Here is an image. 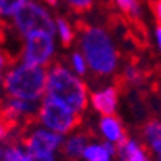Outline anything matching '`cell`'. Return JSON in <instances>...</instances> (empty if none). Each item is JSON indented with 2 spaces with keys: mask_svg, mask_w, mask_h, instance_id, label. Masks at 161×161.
<instances>
[{
  "mask_svg": "<svg viewBox=\"0 0 161 161\" xmlns=\"http://www.w3.org/2000/svg\"><path fill=\"white\" fill-rule=\"evenodd\" d=\"M69 3L71 8H74L77 13H82V11H87L92 8L93 5V0H66Z\"/></svg>",
  "mask_w": 161,
  "mask_h": 161,
  "instance_id": "cell-19",
  "label": "cell"
},
{
  "mask_svg": "<svg viewBox=\"0 0 161 161\" xmlns=\"http://www.w3.org/2000/svg\"><path fill=\"white\" fill-rule=\"evenodd\" d=\"M39 119L42 121V124L48 130L57 132L60 136L71 132L80 123L79 113L73 111L71 108H68V106H64L63 103L53 100L50 97H47L42 102V105H40Z\"/></svg>",
  "mask_w": 161,
  "mask_h": 161,
  "instance_id": "cell-4",
  "label": "cell"
},
{
  "mask_svg": "<svg viewBox=\"0 0 161 161\" xmlns=\"http://www.w3.org/2000/svg\"><path fill=\"white\" fill-rule=\"evenodd\" d=\"M53 39L48 32H31L26 36L23 60L26 64L44 66L53 55Z\"/></svg>",
  "mask_w": 161,
  "mask_h": 161,
  "instance_id": "cell-7",
  "label": "cell"
},
{
  "mask_svg": "<svg viewBox=\"0 0 161 161\" xmlns=\"http://www.w3.org/2000/svg\"><path fill=\"white\" fill-rule=\"evenodd\" d=\"M114 2L118 3V7L123 10L124 13H127L129 16L137 18L140 15V8H139L137 0H114Z\"/></svg>",
  "mask_w": 161,
  "mask_h": 161,
  "instance_id": "cell-17",
  "label": "cell"
},
{
  "mask_svg": "<svg viewBox=\"0 0 161 161\" xmlns=\"http://www.w3.org/2000/svg\"><path fill=\"white\" fill-rule=\"evenodd\" d=\"M45 2H47V3H50V5H53V7H55V5H57V2H58V0H45Z\"/></svg>",
  "mask_w": 161,
  "mask_h": 161,
  "instance_id": "cell-26",
  "label": "cell"
},
{
  "mask_svg": "<svg viewBox=\"0 0 161 161\" xmlns=\"http://www.w3.org/2000/svg\"><path fill=\"white\" fill-rule=\"evenodd\" d=\"M24 3H26V0H0V15L15 16Z\"/></svg>",
  "mask_w": 161,
  "mask_h": 161,
  "instance_id": "cell-16",
  "label": "cell"
},
{
  "mask_svg": "<svg viewBox=\"0 0 161 161\" xmlns=\"http://www.w3.org/2000/svg\"><path fill=\"white\" fill-rule=\"evenodd\" d=\"M13 18H15V26L26 36L31 32H48L53 36L57 29V24L50 18L48 11L32 0H26V3Z\"/></svg>",
  "mask_w": 161,
  "mask_h": 161,
  "instance_id": "cell-5",
  "label": "cell"
},
{
  "mask_svg": "<svg viewBox=\"0 0 161 161\" xmlns=\"http://www.w3.org/2000/svg\"><path fill=\"white\" fill-rule=\"evenodd\" d=\"M158 161H161V158H158Z\"/></svg>",
  "mask_w": 161,
  "mask_h": 161,
  "instance_id": "cell-27",
  "label": "cell"
},
{
  "mask_svg": "<svg viewBox=\"0 0 161 161\" xmlns=\"http://www.w3.org/2000/svg\"><path fill=\"white\" fill-rule=\"evenodd\" d=\"M153 11H155V15L158 18L159 26H161V0H155L153 2Z\"/></svg>",
  "mask_w": 161,
  "mask_h": 161,
  "instance_id": "cell-22",
  "label": "cell"
},
{
  "mask_svg": "<svg viewBox=\"0 0 161 161\" xmlns=\"http://www.w3.org/2000/svg\"><path fill=\"white\" fill-rule=\"evenodd\" d=\"M71 61H73V66H74V69H76L77 74H84V73H86L87 61H86V58H84L82 53H74L73 58H71Z\"/></svg>",
  "mask_w": 161,
  "mask_h": 161,
  "instance_id": "cell-18",
  "label": "cell"
},
{
  "mask_svg": "<svg viewBox=\"0 0 161 161\" xmlns=\"http://www.w3.org/2000/svg\"><path fill=\"white\" fill-rule=\"evenodd\" d=\"M92 105L98 113L103 116H113L116 111V103H118V90L114 87H108L105 90L95 92L92 95Z\"/></svg>",
  "mask_w": 161,
  "mask_h": 161,
  "instance_id": "cell-8",
  "label": "cell"
},
{
  "mask_svg": "<svg viewBox=\"0 0 161 161\" xmlns=\"http://www.w3.org/2000/svg\"><path fill=\"white\" fill-rule=\"evenodd\" d=\"M5 66H7V60L3 57V53H0V79H2V73L5 69Z\"/></svg>",
  "mask_w": 161,
  "mask_h": 161,
  "instance_id": "cell-23",
  "label": "cell"
},
{
  "mask_svg": "<svg viewBox=\"0 0 161 161\" xmlns=\"http://www.w3.org/2000/svg\"><path fill=\"white\" fill-rule=\"evenodd\" d=\"M116 153L121 161H150L145 148L132 139H126L123 143L116 147Z\"/></svg>",
  "mask_w": 161,
  "mask_h": 161,
  "instance_id": "cell-10",
  "label": "cell"
},
{
  "mask_svg": "<svg viewBox=\"0 0 161 161\" xmlns=\"http://www.w3.org/2000/svg\"><path fill=\"white\" fill-rule=\"evenodd\" d=\"M57 31H58V34L63 40V45L64 47L71 45L73 39H74V32H73V28L69 26V23L63 18H58L57 19Z\"/></svg>",
  "mask_w": 161,
  "mask_h": 161,
  "instance_id": "cell-15",
  "label": "cell"
},
{
  "mask_svg": "<svg viewBox=\"0 0 161 161\" xmlns=\"http://www.w3.org/2000/svg\"><path fill=\"white\" fill-rule=\"evenodd\" d=\"M48 73L44 66L21 64L3 77V89L11 98L36 102L45 93Z\"/></svg>",
  "mask_w": 161,
  "mask_h": 161,
  "instance_id": "cell-3",
  "label": "cell"
},
{
  "mask_svg": "<svg viewBox=\"0 0 161 161\" xmlns=\"http://www.w3.org/2000/svg\"><path fill=\"white\" fill-rule=\"evenodd\" d=\"M3 155H5V150L0 147V161H3Z\"/></svg>",
  "mask_w": 161,
  "mask_h": 161,
  "instance_id": "cell-25",
  "label": "cell"
},
{
  "mask_svg": "<svg viewBox=\"0 0 161 161\" xmlns=\"http://www.w3.org/2000/svg\"><path fill=\"white\" fill-rule=\"evenodd\" d=\"M116 147L110 142L106 143H89L84 150L82 158L86 161H113Z\"/></svg>",
  "mask_w": 161,
  "mask_h": 161,
  "instance_id": "cell-11",
  "label": "cell"
},
{
  "mask_svg": "<svg viewBox=\"0 0 161 161\" xmlns=\"http://www.w3.org/2000/svg\"><path fill=\"white\" fill-rule=\"evenodd\" d=\"M80 48L87 61V66L97 74H110L114 71L118 63L116 48L103 29L84 26L80 28Z\"/></svg>",
  "mask_w": 161,
  "mask_h": 161,
  "instance_id": "cell-2",
  "label": "cell"
},
{
  "mask_svg": "<svg viewBox=\"0 0 161 161\" xmlns=\"http://www.w3.org/2000/svg\"><path fill=\"white\" fill-rule=\"evenodd\" d=\"M145 140L148 143L150 150L161 158V123L159 121H148L145 124Z\"/></svg>",
  "mask_w": 161,
  "mask_h": 161,
  "instance_id": "cell-13",
  "label": "cell"
},
{
  "mask_svg": "<svg viewBox=\"0 0 161 161\" xmlns=\"http://www.w3.org/2000/svg\"><path fill=\"white\" fill-rule=\"evenodd\" d=\"M47 97L63 103L76 113H80L87 106V87L77 76L64 66L57 64L47 76Z\"/></svg>",
  "mask_w": 161,
  "mask_h": 161,
  "instance_id": "cell-1",
  "label": "cell"
},
{
  "mask_svg": "<svg viewBox=\"0 0 161 161\" xmlns=\"http://www.w3.org/2000/svg\"><path fill=\"white\" fill-rule=\"evenodd\" d=\"M3 161H34L31 155L24 150V147L19 145H11L8 148H5Z\"/></svg>",
  "mask_w": 161,
  "mask_h": 161,
  "instance_id": "cell-14",
  "label": "cell"
},
{
  "mask_svg": "<svg viewBox=\"0 0 161 161\" xmlns=\"http://www.w3.org/2000/svg\"><path fill=\"white\" fill-rule=\"evenodd\" d=\"M61 145L60 134L47 129H36L24 139V150L32 158H55V152Z\"/></svg>",
  "mask_w": 161,
  "mask_h": 161,
  "instance_id": "cell-6",
  "label": "cell"
},
{
  "mask_svg": "<svg viewBox=\"0 0 161 161\" xmlns=\"http://www.w3.org/2000/svg\"><path fill=\"white\" fill-rule=\"evenodd\" d=\"M156 40H158V45H159V50H161V26L156 28Z\"/></svg>",
  "mask_w": 161,
  "mask_h": 161,
  "instance_id": "cell-24",
  "label": "cell"
},
{
  "mask_svg": "<svg viewBox=\"0 0 161 161\" xmlns=\"http://www.w3.org/2000/svg\"><path fill=\"white\" fill-rule=\"evenodd\" d=\"M100 130L103 134V137L106 139V142L113 143L114 147H118L119 143H123L127 139L123 124L114 116H103L100 121Z\"/></svg>",
  "mask_w": 161,
  "mask_h": 161,
  "instance_id": "cell-9",
  "label": "cell"
},
{
  "mask_svg": "<svg viewBox=\"0 0 161 161\" xmlns=\"http://www.w3.org/2000/svg\"><path fill=\"white\" fill-rule=\"evenodd\" d=\"M124 79L132 84H139V82H142V73L137 68H134V66H127L124 71Z\"/></svg>",
  "mask_w": 161,
  "mask_h": 161,
  "instance_id": "cell-20",
  "label": "cell"
},
{
  "mask_svg": "<svg viewBox=\"0 0 161 161\" xmlns=\"http://www.w3.org/2000/svg\"><path fill=\"white\" fill-rule=\"evenodd\" d=\"M11 127H13V126L8 123V121L0 116V140H3V139L8 136V132L11 130Z\"/></svg>",
  "mask_w": 161,
  "mask_h": 161,
  "instance_id": "cell-21",
  "label": "cell"
},
{
  "mask_svg": "<svg viewBox=\"0 0 161 161\" xmlns=\"http://www.w3.org/2000/svg\"><path fill=\"white\" fill-rule=\"evenodd\" d=\"M87 145L89 142L84 134H76V136L69 137L66 142H63V153L69 159H79V158H82Z\"/></svg>",
  "mask_w": 161,
  "mask_h": 161,
  "instance_id": "cell-12",
  "label": "cell"
}]
</instances>
